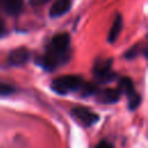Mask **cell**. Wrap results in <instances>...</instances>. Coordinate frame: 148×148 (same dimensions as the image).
<instances>
[{"mask_svg":"<svg viewBox=\"0 0 148 148\" xmlns=\"http://www.w3.org/2000/svg\"><path fill=\"white\" fill-rule=\"evenodd\" d=\"M72 114L84 126L89 127V126H92L95 125L98 119H99V116L92 111H90L88 108L86 106H75L72 109Z\"/></svg>","mask_w":148,"mask_h":148,"instance_id":"cell-5","label":"cell"},{"mask_svg":"<svg viewBox=\"0 0 148 148\" xmlns=\"http://www.w3.org/2000/svg\"><path fill=\"white\" fill-rule=\"evenodd\" d=\"M120 90L118 88H106L97 92V101L103 104H112L120 98Z\"/></svg>","mask_w":148,"mask_h":148,"instance_id":"cell-6","label":"cell"},{"mask_svg":"<svg viewBox=\"0 0 148 148\" xmlns=\"http://www.w3.org/2000/svg\"><path fill=\"white\" fill-rule=\"evenodd\" d=\"M29 59V51L25 47H17L8 56V62L12 66H22Z\"/></svg>","mask_w":148,"mask_h":148,"instance_id":"cell-7","label":"cell"},{"mask_svg":"<svg viewBox=\"0 0 148 148\" xmlns=\"http://www.w3.org/2000/svg\"><path fill=\"white\" fill-rule=\"evenodd\" d=\"M112 59L108 58V59H101L97 60L94 65V76L95 79L101 82V83H105L109 81H112L116 76V74L112 71Z\"/></svg>","mask_w":148,"mask_h":148,"instance_id":"cell-3","label":"cell"},{"mask_svg":"<svg viewBox=\"0 0 148 148\" xmlns=\"http://www.w3.org/2000/svg\"><path fill=\"white\" fill-rule=\"evenodd\" d=\"M16 91L15 87L10 86V84H7V83H2L0 82V96H8V95H12Z\"/></svg>","mask_w":148,"mask_h":148,"instance_id":"cell-11","label":"cell"},{"mask_svg":"<svg viewBox=\"0 0 148 148\" xmlns=\"http://www.w3.org/2000/svg\"><path fill=\"white\" fill-rule=\"evenodd\" d=\"M95 148H113V146L111 143H109L108 141H101Z\"/></svg>","mask_w":148,"mask_h":148,"instance_id":"cell-13","label":"cell"},{"mask_svg":"<svg viewBox=\"0 0 148 148\" xmlns=\"http://www.w3.org/2000/svg\"><path fill=\"white\" fill-rule=\"evenodd\" d=\"M72 7V0H56L50 8L51 17H60L65 15Z\"/></svg>","mask_w":148,"mask_h":148,"instance_id":"cell-8","label":"cell"},{"mask_svg":"<svg viewBox=\"0 0 148 148\" xmlns=\"http://www.w3.org/2000/svg\"><path fill=\"white\" fill-rule=\"evenodd\" d=\"M69 35L60 32L53 36L47 45L45 54L39 59V66L46 71H53L61 64H65L69 58Z\"/></svg>","mask_w":148,"mask_h":148,"instance_id":"cell-1","label":"cell"},{"mask_svg":"<svg viewBox=\"0 0 148 148\" xmlns=\"http://www.w3.org/2000/svg\"><path fill=\"white\" fill-rule=\"evenodd\" d=\"M5 31H6V30H5V25H3L2 21L0 20V37H1V36L5 34Z\"/></svg>","mask_w":148,"mask_h":148,"instance_id":"cell-15","label":"cell"},{"mask_svg":"<svg viewBox=\"0 0 148 148\" xmlns=\"http://www.w3.org/2000/svg\"><path fill=\"white\" fill-rule=\"evenodd\" d=\"M0 1L5 12L10 15H17L23 7V0H0Z\"/></svg>","mask_w":148,"mask_h":148,"instance_id":"cell-10","label":"cell"},{"mask_svg":"<svg viewBox=\"0 0 148 148\" xmlns=\"http://www.w3.org/2000/svg\"><path fill=\"white\" fill-rule=\"evenodd\" d=\"M83 84H84V81L81 76L69 74V75H62V76H59L52 80L51 88L54 92L65 95L68 92L81 90Z\"/></svg>","mask_w":148,"mask_h":148,"instance_id":"cell-2","label":"cell"},{"mask_svg":"<svg viewBox=\"0 0 148 148\" xmlns=\"http://www.w3.org/2000/svg\"><path fill=\"white\" fill-rule=\"evenodd\" d=\"M139 51H140V47H139L138 45H135V46H133L131 50H128V51L125 53V58H126V59H133V58H135L136 56H139Z\"/></svg>","mask_w":148,"mask_h":148,"instance_id":"cell-12","label":"cell"},{"mask_svg":"<svg viewBox=\"0 0 148 148\" xmlns=\"http://www.w3.org/2000/svg\"><path fill=\"white\" fill-rule=\"evenodd\" d=\"M121 29H123V17L121 15H117L112 22V25L109 30V34H108V42L109 43H114L117 40V38L119 37L120 32H121Z\"/></svg>","mask_w":148,"mask_h":148,"instance_id":"cell-9","label":"cell"},{"mask_svg":"<svg viewBox=\"0 0 148 148\" xmlns=\"http://www.w3.org/2000/svg\"><path fill=\"white\" fill-rule=\"evenodd\" d=\"M49 1L50 0H30V3L32 6H42V5H44V3L49 2Z\"/></svg>","mask_w":148,"mask_h":148,"instance_id":"cell-14","label":"cell"},{"mask_svg":"<svg viewBox=\"0 0 148 148\" xmlns=\"http://www.w3.org/2000/svg\"><path fill=\"white\" fill-rule=\"evenodd\" d=\"M118 89L120 90V92L125 94L127 96V99H128V108L131 110H135L139 105H140V101H141V97L140 95L135 91V88H134V84H133V81L130 79V77H121L119 80V87Z\"/></svg>","mask_w":148,"mask_h":148,"instance_id":"cell-4","label":"cell"}]
</instances>
